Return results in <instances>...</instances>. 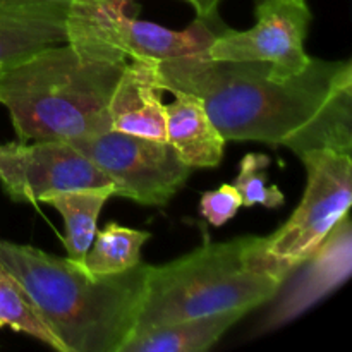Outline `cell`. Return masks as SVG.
Masks as SVG:
<instances>
[{
    "mask_svg": "<svg viewBox=\"0 0 352 352\" xmlns=\"http://www.w3.org/2000/svg\"><path fill=\"white\" fill-rule=\"evenodd\" d=\"M270 162V157L265 153H248L243 157L239 174L234 181V188L241 195L243 206L261 205L265 208H278L285 203V196L278 186L268 184L267 181Z\"/></svg>",
    "mask_w": 352,
    "mask_h": 352,
    "instance_id": "obj_17",
    "label": "cell"
},
{
    "mask_svg": "<svg viewBox=\"0 0 352 352\" xmlns=\"http://www.w3.org/2000/svg\"><path fill=\"white\" fill-rule=\"evenodd\" d=\"M65 40L64 14L0 7V67Z\"/></svg>",
    "mask_w": 352,
    "mask_h": 352,
    "instance_id": "obj_13",
    "label": "cell"
},
{
    "mask_svg": "<svg viewBox=\"0 0 352 352\" xmlns=\"http://www.w3.org/2000/svg\"><path fill=\"white\" fill-rule=\"evenodd\" d=\"M0 182L7 196L21 203H41L54 192L112 186V181L67 141L9 143Z\"/></svg>",
    "mask_w": 352,
    "mask_h": 352,
    "instance_id": "obj_8",
    "label": "cell"
},
{
    "mask_svg": "<svg viewBox=\"0 0 352 352\" xmlns=\"http://www.w3.org/2000/svg\"><path fill=\"white\" fill-rule=\"evenodd\" d=\"M71 2L72 0H0V7L34 10V12L64 14L65 16Z\"/></svg>",
    "mask_w": 352,
    "mask_h": 352,
    "instance_id": "obj_19",
    "label": "cell"
},
{
    "mask_svg": "<svg viewBox=\"0 0 352 352\" xmlns=\"http://www.w3.org/2000/svg\"><path fill=\"white\" fill-rule=\"evenodd\" d=\"M0 263L26 287L67 352H122L136 332L150 265L91 275L69 258L2 239Z\"/></svg>",
    "mask_w": 352,
    "mask_h": 352,
    "instance_id": "obj_2",
    "label": "cell"
},
{
    "mask_svg": "<svg viewBox=\"0 0 352 352\" xmlns=\"http://www.w3.org/2000/svg\"><path fill=\"white\" fill-rule=\"evenodd\" d=\"M71 144L112 181L113 196L129 198L140 205H167L191 175V167L167 141L110 129Z\"/></svg>",
    "mask_w": 352,
    "mask_h": 352,
    "instance_id": "obj_6",
    "label": "cell"
},
{
    "mask_svg": "<svg viewBox=\"0 0 352 352\" xmlns=\"http://www.w3.org/2000/svg\"><path fill=\"white\" fill-rule=\"evenodd\" d=\"M157 60H133L124 65L109 103L113 131L167 141L164 88L158 82Z\"/></svg>",
    "mask_w": 352,
    "mask_h": 352,
    "instance_id": "obj_10",
    "label": "cell"
},
{
    "mask_svg": "<svg viewBox=\"0 0 352 352\" xmlns=\"http://www.w3.org/2000/svg\"><path fill=\"white\" fill-rule=\"evenodd\" d=\"M0 69H2V67H0Z\"/></svg>",
    "mask_w": 352,
    "mask_h": 352,
    "instance_id": "obj_24",
    "label": "cell"
},
{
    "mask_svg": "<svg viewBox=\"0 0 352 352\" xmlns=\"http://www.w3.org/2000/svg\"><path fill=\"white\" fill-rule=\"evenodd\" d=\"M2 327H3V323H2V322H0V329H2Z\"/></svg>",
    "mask_w": 352,
    "mask_h": 352,
    "instance_id": "obj_23",
    "label": "cell"
},
{
    "mask_svg": "<svg viewBox=\"0 0 352 352\" xmlns=\"http://www.w3.org/2000/svg\"><path fill=\"white\" fill-rule=\"evenodd\" d=\"M103 2L117 3V6H127V2H131V0H103Z\"/></svg>",
    "mask_w": 352,
    "mask_h": 352,
    "instance_id": "obj_22",
    "label": "cell"
},
{
    "mask_svg": "<svg viewBox=\"0 0 352 352\" xmlns=\"http://www.w3.org/2000/svg\"><path fill=\"white\" fill-rule=\"evenodd\" d=\"M308 172L305 196L291 219L265 236L258 251L261 268L284 282L313 253L352 203V158L349 153L320 148L301 157Z\"/></svg>",
    "mask_w": 352,
    "mask_h": 352,
    "instance_id": "obj_5",
    "label": "cell"
},
{
    "mask_svg": "<svg viewBox=\"0 0 352 352\" xmlns=\"http://www.w3.org/2000/svg\"><path fill=\"white\" fill-rule=\"evenodd\" d=\"M265 237L206 243L170 263L148 268L136 332L222 311L250 313L270 302L282 280L261 268Z\"/></svg>",
    "mask_w": 352,
    "mask_h": 352,
    "instance_id": "obj_4",
    "label": "cell"
},
{
    "mask_svg": "<svg viewBox=\"0 0 352 352\" xmlns=\"http://www.w3.org/2000/svg\"><path fill=\"white\" fill-rule=\"evenodd\" d=\"M186 2L191 3L198 17H210L217 14L220 0H186Z\"/></svg>",
    "mask_w": 352,
    "mask_h": 352,
    "instance_id": "obj_20",
    "label": "cell"
},
{
    "mask_svg": "<svg viewBox=\"0 0 352 352\" xmlns=\"http://www.w3.org/2000/svg\"><path fill=\"white\" fill-rule=\"evenodd\" d=\"M306 0H258L256 24L236 31L223 26L208 48L213 60L267 62L272 78L285 81L301 74L313 57L305 52L311 23Z\"/></svg>",
    "mask_w": 352,
    "mask_h": 352,
    "instance_id": "obj_7",
    "label": "cell"
},
{
    "mask_svg": "<svg viewBox=\"0 0 352 352\" xmlns=\"http://www.w3.org/2000/svg\"><path fill=\"white\" fill-rule=\"evenodd\" d=\"M0 322L16 332L28 333L50 349L67 352L54 330L38 311L33 298L19 278L0 263Z\"/></svg>",
    "mask_w": 352,
    "mask_h": 352,
    "instance_id": "obj_16",
    "label": "cell"
},
{
    "mask_svg": "<svg viewBox=\"0 0 352 352\" xmlns=\"http://www.w3.org/2000/svg\"><path fill=\"white\" fill-rule=\"evenodd\" d=\"M124 65L91 60L58 43L0 69V103L17 140L72 143L112 129L109 103Z\"/></svg>",
    "mask_w": 352,
    "mask_h": 352,
    "instance_id": "obj_3",
    "label": "cell"
},
{
    "mask_svg": "<svg viewBox=\"0 0 352 352\" xmlns=\"http://www.w3.org/2000/svg\"><path fill=\"white\" fill-rule=\"evenodd\" d=\"M246 311H222L165 327L143 330L131 337L122 352H203L232 329Z\"/></svg>",
    "mask_w": 352,
    "mask_h": 352,
    "instance_id": "obj_12",
    "label": "cell"
},
{
    "mask_svg": "<svg viewBox=\"0 0 352 352\" xmlns=\"http://www.w3.org/2000/svg\"><path fill=\"white\" fill-rule=\"evenodd\" d=\"M7 153H9V144H0V175L3 172V165H6Z\"/></svg>",
    "mask_w": 352,
    "mask_h": 352,
    "instance_id": "obj_21",
    "label": "cell"
},
{
    "mask_svg": "<svg viewBox=\"0 0 352 352\" xmlns=\"http://www.w3.org/2000/svg\"><path fill=\"white\" fill-rule=\"evenodd\" d=\"M164 91L198 96L226 141L352 151V65L311 58L301 74L272 78L267 62L213 60L208 52L157 64Z\"/></svg>",
    "mask_w": 352,
    "mask_h": 352,
    "instance_id": "obj_1",
    "label": "cell"
},
{
    "mask_svg": "<svg viewBox=\"0 0 352 352\" xmlns=\"http://www.w3.org/2000/svg\"><path fill=\"white\" fill-rule=\"evenodd\" d=\"M243 199L234 184H222L215 191H206L199 199V213L212 226L222 227L237 215Z\"/></svg>",
    "mask_w": 352,
    "mask_h": 352,
    "instance_id": "obj_18",
    "label": "cell"
},
{
    "mask_svg": "<svg viewBox=\"0 0 352 352\" xmlns=\"http://www.w3.org/2000/svg\"><path fill=\"white\" fill-rule=\"evenodd\" d=\"M150 237L146 230L131 229L113 222L107 223L102 230H96L81 265L91 275L126 272L141 263V248Z\"/></svg>",
    "mask_w": 352,
    "mask_h": 352,
    "instance_id": "obj_15",
    "label": "cell"
},
{
    "mask_svg": "<svg viewBox=\"0 0 352 352\" xmlns=\"http://www.w3.org/2000/svg\"><path fill=\"white\" fill-rule=\"evenodd\" d=\"M112 196L113 188L105 186V188L54 192L41 201L45 205L54 206L64 219V246L71 261L82 263L93 239H95L100 212Z\"/></svg>",
    "mask_w": 352,
    "mask_h": 352,
    "instance_id": "obj_14",
    "label": "cell"
},
{
    "mask_svg": "<svg viewBox=\"0 0 352 352\" xmlns=\"http://www.w3.org/2000/svg\"><path fill=\"white\" fill-rule=\"evenodd\" d=\"M174 102L165 105L167 143L188 167L220 165L226 143L210 119L201 100L184 91H172Z\"/></svg>",
    "mask_w": 352,
    "mask_h": 352,
    "instance_id": "obj_11",
    "label": "cell"
},
{
    "mask_svg": "<svg viewBox=\"0 0 352 352\" xmlns=\"http://www.w3.org/2000/svg\"><path fill=\"white\" fill-rule=\"evenodd\" d=\"M352 272V223L344 215L325 239L282 282L258 333H268L294 322L332 294Z\"/></svg>",
    "mask_w": 352,
    "mask_h": 352,
    "instance_id": "obj_9",
    "label": "cell"
}]
</instances>
